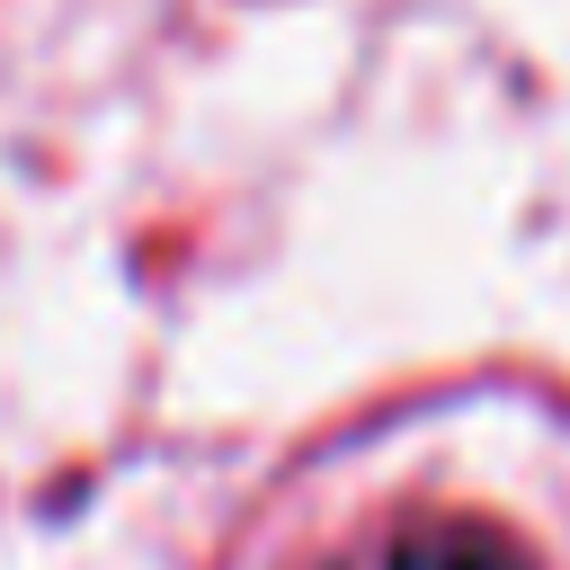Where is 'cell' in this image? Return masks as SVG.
<instances>
[{
  "label": "cell",
  "mask_w": 570,
  "mask_h": 570,
  "mask_svg": "<svg viewBox=\"0 0 570 570\" xmlns=\"http://www.w3.org/2000/svg\"><path fill=\"white\" fill-rule=\"evenodd\" d=\"M401 570H508L490 543H410Z\"/></svg>",
  "instance_id": "obj_1"
}]
</instances>
